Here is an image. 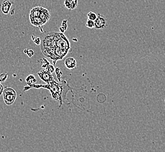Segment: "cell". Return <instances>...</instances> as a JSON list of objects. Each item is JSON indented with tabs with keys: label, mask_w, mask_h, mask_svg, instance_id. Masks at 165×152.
<instances>
[{
	"label": "cell",
	"mask_w": 165,
	"mask_h": 152,
	"mask_svg": "<svg viewBox=\"0 0 165 152\" xmlns=\"http://www.w3.org/2000/svg\"><path fill=\"white\" fill-rule=\"evenodd\" d=\"M41 49L47 58L53 60V64L62 60L71 50L68 38L61 32H51L45 35L41 40Z\"/></svg>",
	"instance_id": "6da1fadb"
},
{
	"label": "cell",
	"mask_w": 165,
	"mask_h": 152,
	"mask_svg": "<svg viewBox=\"0 0 165 152\" xmlns=\"http://www.w3.org/2000/svg\"><path fill=\"white\" fill-rule=\"evenodd\" d=\"M50 18L49 11L41 7H35L30 11V22L32 25L35 26L42 27L48 22Z\"/></svg>",
	"instance_id": "7a4b0ae2"
},
{
	"label": "cell",
	"mask_w": 165,
	"mask_h": 152,
	"mask_svg": "<svg viewBox=\"0 0 165 152\" xmlns=\"http://www.w3.org/2000/svg\"><path fill=\"white\" fill-rule=\"evenodd\" d=\"M30 88H45L48 90H49L51 93V95L53 99L55 100L58 101L60 103L61 106L63 104V98H62V94L64 91V85L63 84H59L57 82L55 81L54 80L50 82L49 84H47L46 85L41 86V85H36V84H32L31 86H29Z\"/></svg>",
	"instance_id": "3957f363"
},
{
	"label": "cell",
	"mask_w": 165,
	"mask_h": 152,
	"mask_svg": "<svg viewBox=\"0 0 165 152\" xmlns=\"http://www.w3.org/2000/svg\"><path fill=\"white\" fill-rule=\"evenodd\" d=\"M3 95L4 102L7 105L13 104L16 98V92L15 90L11 87L4 88Z\"/></svg>",
	"instance_id": "277c9868"
},
{
	"label": "cell",
	"mask_w": 165,
	"mask_h": 152,
	"mask_svg": "<svg viewBox=\"0 0 165 152\" xmlns=\"http://www.w3.org/2000/svg\"><path fill=\"white\" fill-rule=\"evenodd\" d=\"M95 28L96 29H103L107 26V20L104 15L98 14L97 18L94 21Z\"/></svg>",
	"instance_id": "5b68a950"
},
{
	"label": "cell",
	"mask_w": 165,
	"mask_h": 152,
	"mask_svg": "<svg viewBox=\"0 0 165 152\" xmlns=\"http://www.w3.org/2000/svg\"><path fill=\"white\" fill-rule=\"evenodd\" d=\"M38 75L39 78L44 82H45L46 84H49L50 82L54 80L53 75H52V73L48 72L45 69L39 71L38 73Z\"/></svg>",
	"instance_id": "8992f818"
},
{
	"label": "cell",
	"mask_w": 165,
	"mask_h": 152,
	"mask_svg": "<svg viewBox=\"0 0 165 152\" xmlns=\"http://www.w3.org/2000/svg\"><path fill=\"white\" fill-rule=\"evenodd\" d=\"M65 67L70 70L75 69L77 67V61L73 58H68L65 61Z\"/></svg>",
	"instance_id": "52a82bcc"
},
{
	"label": "cell",
	"mask_w": 165,
	"mask_h": 152,
	"mask_svg": "<svg viewBox=\"0 0 165 152\" xmlns=\"http://www.w3.org/2000/svg\"><path fill=\"white\" fill-rule=\"evenodd\" d=\"M12 4L13 2L11 0H5V1H4L1 4L2 12L5 15L8 14Z\"/></svg>",
	"instance_id": "ba28073f"
},
{
	"label": "cell",
	"mask_w": 165,
	"mask_h": 152,
	"mask_svg": "<svg viewBox=\"0 0 165 152\" xmlns=\"http://www.w3.org/2000/svg\"><path fill=\"white\" fill-rule=\"evenodd\" d=\"M78 5V0H65L64 2V5L65 7L69 10H73L77 8Z\"/></svg>",
	"instance_id": "9c48e42d"
},
{
	"label": "cell",
	"mask_w": 165,
	"mask_h": 152,
	"mask_svg": "<svg viewBox=\"0 0 165 152\" xmlns=\"http://www.w3.org/2000/svg\"><path fill=\"white\" fill-rule=\"evenodd\" d=\"M26 82L29 86H31L36 82V79L33 74H30L26 77Z\"/></svg>",
	"instance_id": "30bf717a"
},
{
	"label": "cell",
	"mask_w": 165,
	"mask_h": 152,
	"mask_svg": "<svg viewBox=\"0 0 165 152\" xmlns=\"http://www.w3.org/2000/svg\"><path fill=\"white\" fill-rule=\"evenodd\" d=\"M87 18L88 20L94 21L97 18V14L94 12H90L87 14Z\"/></svg>",
	"instance_id": "8fae6325"
},
{
	"label": "cell",
	"mask_w": 165,
	"mask_h": 152,
	"mask_svg": "<svg viewBox=\"0 0 165 152\" xmlns=\"http://www.w3.org/2000/svg\"><path fill=\"white\" fill-rule=\"evenodd\" d=\"M86 26L90 29H93V28H95L94 21L88 20L87 22H86Z\"/></svg>",
	"instance_id": "7c38bea8"
},
{
	"label": "cell",
	"mask_w": 165,
	"mask_h": 152,
	"mask_svg": "<svg viewBox=\"0 0 165 152\" xmlns=\"http://www.w3.org/2000/svg\"><path fill=\"white\" fill-rule=\"evenodd\" d=\"M55 72H56V74L57 75V77H58V79L59 80V81L60 82H61V80H62V73L60 71V70L59 67H57L56 68V69H55Z\"/></svg>",
	"instance_id": "4fadbf2b"
},
{
	"label": "cell",
	"mask_w": 165,
	"mask_h": 152,
	"mask_svg": "<svg viewBox=\"0 0 165 152\" xmlns=\"http://www.w3.org/2000/svg\"><path fill=\"white\" fill-rule=\"evenodd\" d=\"M8 75L7 73H3L0 75V83L5 82L8 78Z\"/></svg>",
	"instance_id": "5bb4252c"
},
{
	"label": "cell",
	"mask_w": 165,
	"mask_h": 152,
	"mask_svg": "<svg viewBox=\"0 0 165 152\" xmlns=\"http://www.w3.org/2000/svg\"><path fill=\"white\" fill-rule=\"evenodd\" d=\"M24 53L26 54L29 58H32V57L35 54V52L33 50H29L28 49H25L24 51Z\"/></svg>",
	"instance_id": "9a60e30c"
},
{
	"label": "cell",
	"mask_w": 165,
	"mask_h": 152,
	"mask_svg": "<svg viewBox=\"0 0 165 152\" xmlns=\"http://www.w3.org/2000/svg\"><path fill=\"white\" fill-rule=\"evenodd\" d=\"M46 71H48V72H49V73H53L55 70V69H54V66H53V65H51L50 64L48 66V67H46L45 69Z\"/></svg>",
	"instance_id": "2e32d148"
},
{
	"label": "cell",
	"mask_w": 165,
	"mask_h": 152,
	"mask_svg": "<svg viewBox=\"0 0 165 152\" xmlns=\"http://www.w3.org/2000/svg\"><path fill=\"white\" fill-rule=\"evenodd\" d=\"M42 60H43V62H42V67H43V68H46V67H48L49 64H50V63H49V61H48V60L47 59H46L45 58H43V59H42Z\"/></svg>",
	"instance_id": "e0dca14e"
},
{
	"label": "cell",
	"mask_w": 165,
	"mask_h": 152,
	"mask_svg": "<svg viewBox=\"0 0 165 152\" xmlns=\"http://www.w3.org/2000/svg\"><path fill=\"white\" fill-rule=\"evenodd\" d=\"M33 41L36 45H40L41 43V38L39 37H35Z\"/></svg>",
	"instance_id": "ac0fdd59"
},
{
	"label": "cell",
	"mask_w": 165,
	"mask_h": 152,
	"mask_svg": "<svg viewBox=\"0 0 165 152\" xmlns=\"http://www.w3.org/2000/svg\"><path fill=\"white\" fill-rule=\"evenodd\" d=\"M62 27H63L66 31L67 30V27H68V25H67V20H63V21L62 24Z\"/></svg>",
	"instance_id": "d6986e66"
},
{
	"label": "cell",
	"mask_w": 165,
	"mask_h": 152,
	"mask_svg": "<svg viewBox=\"0 0 165 152\" xmlns=\"http://www.w3.org/2000/svg\"><path fill=\"white\" fill-rule=\"evenodd\" d=\"M4 90V88L3 84H1V83H0V96H1V95L3 94Z\"/></svg>",
	"instance_id": "ffe728a7"
},
{
	"label": "cell",
	"mask_w": 165,
	"mask_h": 152,
	"mask_svg": "<svg viewBox=\"0 0 165 152\" xmlns=\"http://www.w3.org/2000/svg\"><path fill=\"white\" fill-rule=\"evenodd\" d=\"M59 31H60V32H61V33H65V31H66V30L65 29V28H63V27H62V26L59 28Z\"/></svg>",
	"instance_id": "44dd1931"
},
{
	"label": "cell",
	"mask_w": 165,
	"mask_h": 152,
	"mask_svg": "<svg viewBox=\"0 0 165 152\" xmlns=\"http://www.w3.org/2000/svg\"><path fill=\"white\" fill-rule=\"evenodd\" d=\"M73 41H74L77 42V39H76V38H73Z\"/></svg>",
	"instance_id": "7402d4cb"
}]
</instances>
